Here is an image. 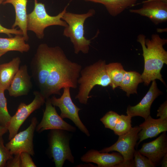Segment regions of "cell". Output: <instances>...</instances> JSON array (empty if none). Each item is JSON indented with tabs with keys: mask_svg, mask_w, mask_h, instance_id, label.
Masks as SVG:
<instances>
[{
	"mask_svg": "<svg viewBox=\"0 0 167 167\" xmlns=\"http://www.w3.org/2000/svg\"><path fill=\"white\" fill-rule=\"evenodd\" d=\"M53 61L44 88L40 92L45 98L52 95H61L65 87L76 89L82 66L70 60L59 46L52 47Z\"/></svg>",
	"mask_w": 167,
	"mask_h": 167,
	"instance_id": "1",
	"label": "cell"
},
{
	"mask_svg": "<svg viewBox=\"0 0 167 167\" xmlns=\"http://www.w3.org/2000/svg\"><path fill=\"white\" fill-rule=\"evenodd\" d=\"M137 41L141 45L143 51L144 69L141 75L144 84L147 86L156 79L165 84L161 71L164 65L167 64V51L163 47L167 39L156 33L152 34L150 39L140 34Z\"/></svg>",
	"mask_w": 167,
	"mask_h": 167,
	"instance_id": "2",
	"label": "cell"
},
{
	"mask_svg": "<svg viewBox=\"0 0 167 167\" xmlns=\"http://www.w3.org/2000/svg\"><path fill=\"white\" fill-rule=\"evenodd\" d=\"M105 60H100L82 69L77 81L79 84L78 92L75 98L81 104L86 105L89 94L96 85L103 87L110 85L111 82L106 70Z\"/></svg>",
	"mask_w": 167,
	"mask_h": 167,
	"instance_id": "3",
	"label": "cell"
},
{
	"mask_svg": "<svg viewBox=\"0 0 167 167\" xmlns=\"http://www.w3.org/2000/svg\"><path fill=\"white\" fill-rule=\"evenodd\" d=\"M95 13V10L92 9L82 14L66 11L62 17V19L67 24L64 27L63 34L69 38L76 54L80 52L86 54L89 52L91 39L88 40L84 36V24L86 20L93 16Z\"/></svg>",
	"mask_w": 167,
	"mask_h": 167,
	"instance_id": "4",
	"label": "cell"
},
{
	"mask_svg": "<svg viewBox=\"0 0 167 167\" xmlns=\"http://www.w3.org/2000/svg\"><path fill=\"white\" fill-rule=\"evenodd\" d=\"M34 1V9L28 14L27 28L28 30L33 32L38 39L44 38V30L47 27L58 25L64 28L67 26L62 19L68 5L57 15L51 16L47 13L44 4L38 2L37 0Z\"/></svg>",
	"mask_w": 167,
	"mask_h": 167,
	"instance_id": "5",
	"label": "cell"
},
{
	"mask_svg": "<svg viewBox=\"0 0 167 167\" xmlns=\"http://www.w3.org/2000/svg\"><path fill=\"white\" fill-rule=\"evenodd\" d=\"M53 61L52 47L45 43L38 46L30 64L32 76L41 92L49 75Z\"/></svg>",
	"mask_w": 167,
	"mask_h": 167,
	"instance_id": "6",
	"label": "cell"
},
{
	"mask_svg": "<svg viewBox=\"0 0 167 167\" xmlns=\"http://www.w3.org/2000/svg\"><path fill=\"white\" fill-rule=\"evenodd\" d=\"M66 131L52 130L49 134V151L56 167H62L66 160L74 162L69 145L70 137Z\"/></svg>",
	"mask_w": 167,
	"mask_h": 167,
	"instance_id": "7",
	"label": "cell"
},
{
	"mask_svg": "<svg viewBox=\"0 0 167 167\" xmlns=\"http://www.w3.org/2000/svg\"><path fill=\"white\" fill-rule=\"evenodd\" d=\"M141 128L139 126L132 127L126 133L119 136L117 141L111 146L105 148L100 152H118L123 156V161L117 167H133L135 148L139 139L138 133Z\"/></svg>",
	"mask_w": 167,
	"mask_h": 167,
	"instance_id": "8",
	"label": "cell"
},
{
	"mask_svg": "<svg viewBox=\"0 0 167 167\" xmlns=\"http://www.w3.org/2000/svg\"><path fill=\"white\" fill-rule=\"evenodd\" d=\"M70 88H64L63 93L60 98H57L54 96L50 98V101L53 106L59 108L61 111L60 116L62 119H70L81 132L89 136L90 133L79 116V112L81 109L73 102L71 96Z\"/></svg>",
	"mask_w": 167,
	"mask_h": 167,
	"instance_id": "9",
	"label": "cell"
},
{
	"mask_svg": "<svg viewBox=\"0 0 167 167\" xmlns=\"http://www.w3.org/2000/svg\"><path fill=\"white\" fill-rule=\"evenodd\" d=\"M33 94L35 97L32 101L28 105L21 103L15 113L11 116L7 128L9 140L18 133L20 126L29 115L45 103L46 99L40 91H35Z\"/></svg>",
	"mask_w": 167,
	"mask_h": 167,
	"instance_id": "10",
	"label": "cell"
},
{
	"mask_svg": "<svg viewBox=\"0 0 167 167\" xmlns=\"http://www.w3.org/2000/svg\"><path fill=\"white\" fill-rule=\"evenodd\" d=\"M37 123L36 118H32L28 127L25 130L17 133L6 144V147L12 155L25 152L32 156L34 155L33 138Z\"/></svg>",
	"mask_w": 167,
	"mask_h": 167,
	"instance_id": "11",
	"label": "cell"
},
{
	"mask_svg": "<svg viewBox=\"0 0 167 167\" xmlns=\"http://www.w3.org/2000/svg\"><path fill=\"white\" fill-rule=\"evenodd\" d=\"M46 100L45 109L41 122L36 126V131L40 133L46 130L58 129L75 132V127L66 122L58 114L50 98Z\"/></svg>",
	"mask_w": 167,
	"mask_h": 167,
	"instance_id": "12",
	"label": "cell"
},
{
	"mask_svg": "<svg viewBox=\"0 0 167 167\" xmlns=\"http://www.w3.org/2000/svg\"><path fill=\"white\" fill-rule=\"evenodd\" d=\"M142 3L141 8L130 9L129 11L147 17L155 25L167 21V2L158 0H146Z\"/></svg>",
	"mask_w": 167,
	"mask_h": 167,
	"instance_id": "13",
	"label": "cell"
},
{
	"mask_svg": "<svg viewBox=\"0 0 167 167\" xmlns=\"http://www.w3.org/2000/svg\"><path fill=\"white\" fill-rule=\"evenodd\" d=\"M138 151L148 158L156 166L167 153V137L166 132H163L155 140L143 144Z\"/></svg>",
	"mask_w": 167,
	"mask_h": 167,
	"instance_id": "14",
	"label": "cell"
},
{
	"mask_svg": "<svg viewBox=\"0 0 167 167\" xmlns=\"http://www.w3.org/2000/svg\"><path fill=\"white\" fill-rule=\"evenodd\" d=\"M161 93L156 80H153L149 90L140 102L135 106H128L126 112L127 115L132 117L140 116L146 119L150 115L152 103Z\"/></svg>",
	"mask_w": 167,
	"mask_h": 167,
	"instance_id": "15",
	"label": "cell"
},
{
	"mask_svg": "<svg viewBox=\"0 0 167 167\" xmlns=\"http://www.w3.org/2000/svg\"><path fill=\"white\" fill-rule=\"evenodd\" d=\"M80 159L84 162L95 163L99 167H117L123 161V156L119 153H109L94 149L88 151Z\"/></svg>",
	"mask_w": 167,
	"mask_h": 167,
	"instance_id": "16",
	"label": "cell"
},
{
	"mask_svg": "<svg viewBox=\"0 0 167 167\" xmlns=\"http://www.w3.org/2000/svg\"><path fill=\"white\" fill-rule=\"evenodd\" d=\"M32 86L27 66L24 65L19 67L7 90L10 96L17 97L28 95Z\"/></svg>",
	"mask_w": 167,
	"mask_h": 167,
	"instance_id": "17",
	"label": "cell"
},
{
	"mask_svg": "<svg viewBox=\"0 0 167 167\" xmlns=\"http://www.w3.org/2000/svg\"><path fill=\"white\" fill-rule=\"evenodd\" d=\"M139 126L141 130L138 133L139 139L138 145L143 140L155 137L161 132L167 131V119L152 118L150 115Z\"/></svg>",
	"mask_w": 167,
	"mask_h": 167,
	"instance_id": "18",
	"label": "cell"
},
{
	"mask_svg": "<svg viewBox=\"0 0 167 167\" xmlns=\"http://www.w3.org/2000/svg\"><path fill=\"white\" fill-rule=\"evenodd\" d=\"M27 0H4L2 3L3 4H11L13 6L15 11V18L12 28H14L18 26L23 32V36L26 41H27L29 38L27 28Z\"/></svg>",
	"mask_w": 167,
	"mask_h": 167,
	"instance_id": "19",
	"label": "cell"
},
{
	"mask_svg": "<svg viewBox=\"0 0 167 167\" xmlns=\"http://www.w3.org/2000/svg\"><path fill=\"white\" fill-rule=\"evenodd\" d=\"M20 58H13L10 62L0 65V89L5 91L10 86L19 68Z\"/></svg>",
	"mask_w": 167,
	"mask_h": 167,
	"instance_id": "20",
	"label": "cell"
},
{
	"mask_svg": "<svg viewBox=\"0 0 167 167\" xmlns=\"http://www.w3.org/2000/svg\"><path fill=\"white\" fill-rule=\"evenodd\" d=\"M25 41L22 35H17L13 37L8 38L0 37V51L6 53L11 51L22 53L27 52L29 50L30 46Z\"/></svg>",
	"mask_w": 167,
	"mask_h": 167,
	"instance_id": "21",
	"label": "cell"
},
{
	"mask_svg": "<svg viewBox=\"0 0 167 167\" xmlns=\"http://www.w3.org/2000/svg\"><path fill=\"white\" fill-rule=\"evenodd\" d=\"M101 4L105 7L110 15L115 17L127 8L134 5L138 0H83Z\"/></svg>",
	"mask_w": 167,
	"mask_h": 167,
	"instance_id": "22",
	"label": "cell"
},
{
	"mask_svg": "<svg viewBox=\"0 0 167 167\" xmlns=\"http://www.w3.org/2000/svg\"><path fill=\"white\" fill-rule=\"evenodd\" d=\"M143 82L141 75L139 73L133 71H125L119 87L129 97L131 94H137L138 85Z\"/></svg>",
	"mask_w": 167,
	"mask_h": 167,
	"instance_id": "23",
	"label": "cell"
},
{
	"mask_svg": "<svg viewBox=\"0 0 167 167\" xmlns=\"http://www.w3.org/2000/svg\"><path fill=\"white\" fill-rule=\"evenodd\" d=\"M106 70L113 90L119 87L126 71L121 63L112 62L106 65Z\"/></svg>",
	"mask_w": 167,
	"mask_h": 167,
	"instance_id": "24",
	"label": "cell"
},
{
	"mask_svg": "<svg viewBox=\"0 0 167 167\" xmlns=\"http://www.w3.org/2000/svg\"><path fill=\"white\" fill-rule=\"evenodd\" d=\"M4 91L0 89V125L8 128L11 116L7 109Z\"/></svg>",
	"mask_w": 167,
	"mask_h": 167,
	"instance_id": "25",
	"label": "cell"
},
{
	"mask_svg": "<svg viewBox=\"0 0 167 167\" xmlns=\"http://www.w3.org/2000/svg\"><path fill=\"white\" fill-rule=\"evenodd\" d=\"M132 117L129 115H121L113 131L114 133L120 136L128 132L132 127Z\"/></svg>",
	"mask_w": 167,
	"mask_h": 167,
	"instance_id": "26",
	"label": "cell"
},
{
	"mask_svg": "<svg viewBox=\"0 0 167 167\" xmlns=\"http://www.w3.org/2000/svg\"><path fill=\"white\" fill-rule=\"evenodd\" d=\"M120 115L117 113L110 111L107 112L101 118L100 121L105 128L113 130L119 119Z\"/></svg>",
	"mask_w": 167,
	"mask_h": 167,
	"instance_id": "27",
	"label": "cell"
},
{
	"mask_svg": "<svg viewBox=\"0 0 167 167\" xmlns=\"http://www.w3.org/2000/svg\"><path fill=\"white\" fill-rule=\"evenodd\" d=\"M133 167H154L153 164L147 157L140 154L137 150L134 153Z\"/></svg>",
	"mask_w": 167,
	"mask_h": 167,
	"instance_id": "28",
	"label": "cell"
},
{
	"mask_svg": "<svg viewBox=\"0 0 167 167\" xmlns=\"http://www.w3.org/2000/svg\"><path fill=\"white\" fill-rule=\"evenodd\" d=\"M13 157L4 144L2 136H0V167H6L7 161Z\"/></svg>",
	"mask_w": 167,
	"mask_h": 167,
	"instance_id": "29",
	"label": "cell"
},
{
	"mask_svg": "<svg viewBox=\"0 0 167 167\" xmlns=\"http://www.w3.org/2000/svg\"><path fill=\"white\" fill-rule=\"evenodd\" d=\"M29 153L23 152L20 153L21 167H36Z\"/></svg>",
	"mask_w": 167,
	"mask_h": 167,
	"instance_id": "30",
	"label": "cell"
},
{
	"mask_svg": "<svg viewBox=\"0 0 167 167\" xmlns=\"http://www.w3.org/2000/svg\"><path fill=\"white\" fill-rule=\"evenodd\" d=\"M4 0H0V5L2 3ZM0 33H4L7 34L9 36H11V34L15 35H23L22 31L17 28L8 29L2 26L0 24Z\"/></svg>",
	"mask_w": 167,
	"mask_h": 167,
	"instance_id": "31",
	"label": "cell"
},
{
	"mask_svg": "<svg viewBox=\"0 0 167 167\" xmlns=\"http://www.w3.org/2000/svg\"><path fill=\"white\" fill-rule=\"evenodd\" d=\"M20 154L14 155V156L9 160L7 162L6 167H21V161Z\"/></svg>",
	"mask_w": 167,
	"mask_h": 167,
	"instance_id": "32",
	"label": "cell"
},
{
	"mask_svg": "<svg viewBox=\"0 0 167 167\" xmlns=\"http://www.w3.org/2000/svg\"><path fill=\"white\" fill-rule=\"evenodd\" d=\"M157 117L162 119H167V101H165L157 110Z\"/></svg>",
	"mask_w": 167,
	"mask_h": 167,
	"instance_id": "33",
	"label": "cell"
},
{
	"mask_svg": "<svg viewBox=\"0 0 167 167\" xmlns=\"http://www.w3.org/2000/svg\"><path fill=\"white\" fill-rule=\"evenodd\" d=\"M161 162L162 167H166L167 166V153L162 158Z\"/></svg>",
	"mask_w": 167,
	"mask_h": 167,
	"instance_id": "34",
	"label": "cell"
},
{
	"mask_svg": "<svg viewBox=\"0 0 167 167\" xmlns=\"http://www.w3.org/2000/svg\"><path fill=\"white\" fill-rule=\"evenodd\" d=\"M8 131L7 127L0 125V136H2Z\"/></svg>",
	"mask_w": 167,
	"mask_h": 167,
	"instance_id": "35",
	"label": "cell"
},
{
	"mask_svg": "<svg viewBox=\"0 0 167 167\" xmlns=\"http://www.w3.org/2000/svg\"><path fill=\"white\" fill-rule=\"evenodd\" d=\"M6 53L5 52L0 51V57Z\"/></svg>",
	"mask_w": 167,
	"mask_h": 167,
	"instance_id": "36",
	"label": "cell"
}]
</instances>
